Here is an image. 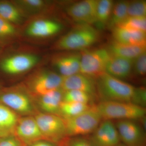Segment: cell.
<instances>
[{"instance_id": "cell-1", "label": "cell", "mask_w": 146, "mask_h": 146, "mask_svg": "<svg viewBox=\"0 0 146 146\" xmlns=\"http://www.w3.org/2000/svg\"><path fill=\"white\" fill-rule=\"evenodd\" d=\"M98 98L100 102L129 103L145 108L146 89L131 84L105 73L96 79Z\"/></svg>"}, {"instance_id": "cell-2", "label": "cell", "mask_w": 146, "mask_h": 146, "mask_svg": "<svg viewBox=\"0 0 146 146\" xmlns=\"http://www.w3.org/2000/svg\"><path fill=\"white\" fill-rule=\"evenodd\" d=\"M99 38V33L91 25L79 24L58 39L54 48L59 50H85Z\"/></svg>"}, {"instance_id": "cell-3", "label": "cell", "mask_w": 146, "mask_h": 146, "mask_svg": "<svg viewBox=\"0 0 146 146\" xmlns=\"http://www.w3.org/2000/svg\"><path fill=\"white\" fill-rule=\"evenodd\" d=\"M102 120H141L145 117V108L129 103L100 102L95 105Z\"/></svg>"}, {"instance_id": "cell-4", "label": "cell", "mask_w": 146, "mask_h": 146, "mask_svg": "<svg viewBox=\"0 0 146 146\" xmlns=\"http://www.w3.org/2000/svg\"><path fill=\"white\" fill-rule=\"evenodd\" d=\"M44 140L59 146L67 139L64 120L55 114L39 112L34 116Z\"/></svg>"}, {"instance_id": "cell-5", "label": "cell", "mask_w": 146, "mask_h": 146, "mask_svg": "<svg viewBox=\"0 0 146 146\" xmlns=\"http://www.w3.org/2000/svg\"><path fill=\"white\" fill-rule=\"evenodd\" d=\"M32 97L25 86L0 88V104L16 113L29 115L34 112Z\"/></svg>"}, {"instance_id": "cell-6", "label": "cell", "mask_w": 146, "mask_h": 146, "mask_svg": "<svg viewBox=\"0 0 146 146\" xmlns=\"http://www.w3.org/2000/svg\"><path fill=\"white\" fill-rule=\"evenodd\" d=\"M63 119L68 137L91 134L102 121L94 105L77 116Z\"/></svg>"}, {"instance_id": "cell-7", "label": "cell", "mask_w": 146, "mask_h": 146, "mask_svg": "<svg viewBox=\"0 0 146 146\" xmlns=\"http://www.w3.org/2000/svg\"><path fill=\"white\" fill-rule=\"evenodd\" d=\"M63 79V77L55 72L42 70L30 77L25 87L32 96L38 97L61 88Z\"/></svg>"}, {"instance_id": "cell-8", "label": "cell", "mask_w": 146, "mask_h": 146, "mask_svg": "<svg viewBox=\"0 0 146 146\" xmlns=\"http://www.w3.org/2000/svg\"><path fill=\"white\" fill-rule=\"evenodd\" d=\"M80 73L96 80L106 73L111 55L106 48L84 50L81 53Z\"/></svg>"}, {"instance_id": "cell-9", "label": "cell", "mask_w": 146, "mask_h": 146, "mask_svg": "<svg viewBox=\"0 0 146 146\" xmlns=\"http://www.w3.org/2000/svg\"><path fill=\"white\" fill-rule=\"evenodd\" d=\"M38 56L20 53L9 56L0 61V69L9 75H18L27 72L39 63Z\"/></svg>"}, {"instance_id": "cell-10", "label": "cell", "mask_w": 146, "mask_h": 146, "mask_svg": "<svg viewBox=\"0 0 146 146\" xmlns=\"http://www.w3.org/2000/svg\"><path fill=\"white\" fill-rule=\"evenodd\" d=\"M115 124L125 146H145V128L137 121L118 120Z\"/></svg>"}, {"instance_id": "cell-11", "label": "cell", "mask_w": 146, "mask_h": 146, "mask_svg": "<svg viewBox=\"0 0 146 146\" xmlns=\"http://www.w3.org/2000/svg\"><path fill=\"white\" fill-rule=\"evenodd\" d=\"M88 140L93 146H117L121 142L115 123L108 120H102Z\"/></svg>"}, {"instance_id": "cell-12", "label": "cell", "mask_w": 146, "mask_h": 146, "mask_svg": "<svg viewBox=\"0 0 146 146\" xmlns=\"http://www.w3.org/2000/svg\"><path fill=\"white\" fill-rule=\"evenodd\" d=\"M14 135L24 146L41 140H44L34 117H19L14 131Z\"/></svg>"}, {"instance_id": "cell-13", "label": "cell", "mask_w": 146, "mask_h": 146, "mask_svg": "<svg viewBox=\"0 0 146 146\" xmlns=\"http://www.w3.org/2000/svg\"><path fill=\"white\" fill-rule=\"evenodd\" d=\"M98 0H85L68 6L66 12L79 24L91 25L96 22Z\"/></svg>"}, {"instance_id": "cell-14", "label": "cell", "mask_w": 146, "mask_h": 146, "mask_svg": "<svg viewBox=\"0 0 146 146\" xmlns=\"http://www.w3.org/2000/svg\"><path fill=\"white\" fill-rule=\"evenodd\" d=\"M61 89L64 91L79 90L98 98L96 80L79 73L67 77H63Z\"/></svg>"}, {"instance_id": "cell-15", "label": "cell", "mask_w": 146, "mask_h": 146, "mask_svg": "<svg viewBox=\"0 0 146 146\" xmlns=\"http://www.w3.org/2000/svg\"><path fill=\"white\" fill-rule=\"evenodd\" d=\"M81 53L76 52L62 53L53 58L52 64L63 77L78 74L80 71Z\"/></svg>"}, {"instance_id": "cell-16", "label": "cell", "mask_w": 146, "mask_h": 146, "mask_svg": "<svg viewBox=\"0 0 146 146\" xmlns=\"http://www.w3.org/2000/svg\"><path fill=\"white\" fill-rule=\"evenodd\" d=\"M62 29L59 23L49 19H38L33 21L27 28V35L36 38L50 37L57 34Z\"/></svg>"}, {"instance_id": "cell-17", "label": "cell", "mask_w": 146, "mask_h": 146, "mask_svg": "<svg viewBox=\"0 0 146 146\" xmlns=\"http://www.w3.org/2000/svg\"><path fill=\"white\" fill-rule=\"evenodd\" d=\"M114 42L128 45H146V33L116 27L112 29Z\"/></svg>"}, {"instance_id": "cell-18", "label": "cell", "mask_w": 146, "mask_h": 146, "mask_svg": "<svg viewBox=\"0 0 146 146\" xmlns=\"http://www.w3.org/2000/svg\"><path fill=\"white\" fill-rule=\"evenodd\" d=\"M133 60L111 56L106 69V73L121 80L128 78L132 74Z\"/></svg>"}, {"instance_id": "cell-19", "label": "cell", "mask_w": 146, "mask_h": 146, "mask_svg": "<svg viewBox=\"0 0 146 146\" xmlns=\"http://www.w3.org/2000/svg\"><path fill=\"white\" fill-rule=\"evenodd\" d=\"M106 49L112 56L134 60L146 52V45H125L113 41Z\"/></svg>"}, {"instance_id": "cell-20", "label": "cell", "mask_w": 146, "mask_h": 146, "mask_svg": "<svg viewBox=\"0 0 146 146\" xmlns=\"http://www.w3.org/2000/svg\"><path fill=\"white\" fill-rule=\"evenodd\" d=\"M64 92L60 88L37 97L39 107L45 113L57 115Z\"/></svg>"}, {"instance_id": "cell-21", "label": "cell", "mask_w": 146, "mask_h": 146, "mask_svg": "<svg viewBox=\"0 0 146 146\" xmlns=\"http://www.w3.org/2000/svg\"><path fill=\"white\" fill-rule=\"evenodd\" d=\"M19 118L17 113L0 104V137L14 135Z\"/></svg>"}, {"instance_id": "cell-22", "label": "cell", "mask_w": 146, "mask_h": 146, "mask_svg": "<svg viewBox=\"0 0 146 146\" xmlns=\"http://www.w3.org/2000/svg\"><path fill=\"white\" fill-rule=\"evenodd\" d=\"M25 15L13 2L0 1V17L14 25L23 23Z\"/></svg>"}, {"instance_id": "cell-23", "label": "cell", "mask_w": 146, "mask_h": 146, "mask_svg": "<svg viewBox=\"0 0 146 146\" xmlns=\"http://www.w3.org/2000/svg\"><path fill=\"white\" fill-rule=\"evenodd\" d=\"M115 3L112 0H100L97 6L95 24L98 28L107 26Z\"/></svg>"}, {"instance_id": "cell-24", "label": "cell", "mask_w": 146, "mask_h": 146, "mask_svg": "<svg viewBox=\"0 0 146 146\" xmlns=\"http://www.w3.org/2000/svg\"><path fill=\"white\" fill-rule=\"evenodd\" d=\"M93 106L80 103L62 101L57 115L63 119L73 117L90 109Z\"/></svg>"}, {"instance_id": "cell-25", "label": "cell", "mask_w": 146, "mask_h": 146, "mask_svg": "<svg viewBox=\"0 0 146 146\" xmlns=\"http://www.w3.org/2000/svg\"><path fill=\"white\" fill-rule=\"evenodd\" d=\"M13 3L21 9L24 15L34 14L46 10L50 2L44 0H18Z\"/></svg>"}, {"instance_id": "cell-26", "label": "cell", "mask_w": 146, "mask_h": 146, "mask_svg": "<svg viewBox=\"0 0 146 146\" xmlns=\"http://www.w3.org/2000/svg\"><path fill=\"white\" fill-rule=\"evenodd\" d=\"M129 2L127 1H118L114 4L108 28L112 29L117 27L128 17V6Z\"/></svg>"}, {"instance_id": "cell-27", "label": "cell", "mask_w": 146, "mask_h": 146, "mask_svg": "<svg viewBox=\"0 0 146 146\" xmlns=\"http://www.w3.org/2000/svg\"><path fill=\"white\" fill-rule=\"evenodd\" d=\"M95 99L89 94L79 90H70L64 91L63 101L80 103L92 105Z\"/></svg>"}, {"instance_id": "cell-28", "label": "cell", "mask_w": 146, "mask_h": 146, "mask_svg": "<svg viewBox=\"0 0 146 146\" xmlns=\"http://www.w3.org/2000/svg\"><path fill=\"white\" fill-rule=\"evenodd\" d=\"M117 27L146 33V18L128 17Z\"/></svg>"}, {"instance_id": "cell-29", "label": "cell", "mask_w": 146, "mask_h": 146, "mask_svg": "<svg viewBox=\"0 0 146 146\" xmlns=\"http://www.w3.org/2000/svg\"><path fill=\"white\" fill-rule=\"evenodd\" d=\"M17 34L15 26L0 17V43L11 40Z\"/></svg>"}, {"instance_id": "cell-30", "label": "cell", "mask_w": 146, "mask_h": 146, "mask_svg": "<svg viewBox=\"0 0 146 146\" xmlns=\"http://www.w3.org/2000/svg\"><path fill=\"white\" fill-rule=\"evenodd\" d=\"M127 13L128 17H146V1L140 0L129 2Z\"/></svg>"}, {"instance_id": "cell-31", "label": "cell", "mask_w": 146, "mask_h": 146, "mask_svg": "<svg viewBox=\"0 0 146 146\" xmlns=\"http://www.w3.org/2000/svg\"><path fill=\"white\" fill-rule=\"evenodd\" d=\"M146 73V53L141 55L133 61L132 73L137 76H145Z\"/></svg>"}, {"instance_id": "cell-32", "label": "cell", "mask_w": 146, "mask_h": 146, "mask_svg": "<svg viewBox=\"0 0 146 146\" xmlns=\"http://www.w3.org/2000/svg\"><path fill=\"white\" fill-rule=\"evenodd\" d=\"M62 146H93L88 139L77 137L69 140L67 139Z\"/></svg>"}, {"instance_id": "cell-33", "label": "cell", "mask_w": 146, "mask_h": 146, "mask_svg": "<svg viewBox=\"0 0 146 146\" xmlns=\"http://www.w3.org/2000/svg\"><path fill=\"white\" fill-rule=\"evenodd\" d=\"M0 146H24L14 135L0 137Z\"/></svg>"}, {"instance_id": "cell-34", "label": "cell", "mask_w": 146, "mask_h": 146, "mask_svg": "<svg viewBox=\"0 0 146 146\" xmlns=\"http://www.w3.org/2000/svg\"><path fill=\"white\" fill-rule=\"evenodd\" d=\"M25 146H59L56 144L54 143L46 140H41L36 141L34 143Z\"/></svg>"}, {"instance_id": "cell-35", "label": "cell", "mask_w": 146, "mask_h": 146, "mask_svg": "<svg viewBox=\"0 0 146 146\" xmlns=\"http://www.w3.org/2000/svg\"><path fill=\"white\" fill-rule=\"evenodd\" d=\"M117 146H121L120 145V144H119V145H118Z\"/></svg>"}, {"instance_id": "cell-36", "label": "cell", "mask_w": 146, "mask_h": 146, "mask_svg": "<svg viewBox=\"0 0 146 146\" xmlns=\"http://www.w3.org/2000/svg\"><path fill=\"white\" fill-rule=\"evenodd\" d=\"M0 88H1V84H0Z\"/></svg>"}, {"instance_id": "cell-37", "label": "cell", "mask_w": 146, "mask_h": 146, "mask_svg": "<svg viewBox=\"0 0 146 146\" xmlns=\"http://www.w3.org/2000/svg\"><path fill=\"white\" fill-rule=\"evenodd\" d=\"M1 48H0V52H1Z\"/></svg>"}]
</instances>
